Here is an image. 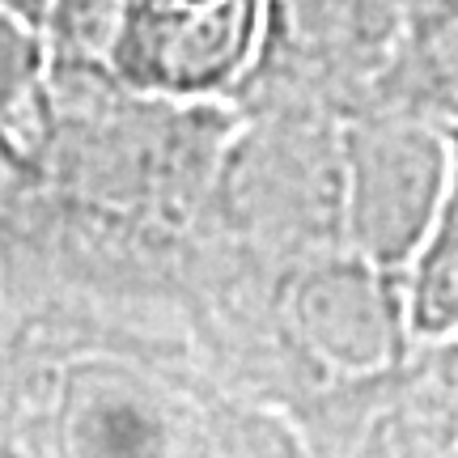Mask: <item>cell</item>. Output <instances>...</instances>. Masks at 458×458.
I'll return each mask as SVG.
<instances>
[{
  "instance_id": "cell-1",
  "label": "cell",
  "mask_w": 458,
  "mask_h": 458,
  "mask_svg": "<svg viewBox=\"0 0 458 458\" xmlns=\"http://www.w3.org/2000/svg\"><path fill=\"white\" fill-rule=\"evenodd\" d=\"M0 454H306L297 428L213 365L111 340L4 344Z\"/></svg>"
},
{
  "instance_id": "cell-2",
  "label": "cell",
  "mask_w": 458,
  "mask_h": 458,
  "mask_svg": "<svg viewBox=\"0 0 458 458\" xmlns=\"http://www.w3.org/2000/svg\"><path fill=\"white\" fill-rule=\"evenodd\" d=\"M204 242L233 267L280 284L284 272L348 246L344 119L242 111L204 208Z\"/></svg>"
},
{
  "instance_id": "cell-3",
  "label": "cell",
  "mask_w": 458,
  "mask_h": 458,
  "mask_svg": "<svg viewBox=\"0 0 458 458\" xmlns=\"http://www.w3.org/2000/svg\"><path fill=\"white\" fill-rule=\"evenodd\" d=\"M403 0H263L255 64L233 94L242 111H377Z\"/></svg>"
},
{
  "instance_id": "cell-4",
  "label": "cell",
  "mask_w": 458,
  "mask_h": 458,
  "mask_svg": "<svg viewBox=\"0 0 458 458\" xmlns=\"http://www.w3.org/2000/svg\"><path fill=\"white\" fill-rule=\"evenodd\" d=\"M348 246L391 272H411L450 191L454 131L411 111L344 119Z\"/></svg>"
},
{
  "instance_id": "cell-5",
  "label": "cell",
  "mask_w": 458,
  "mask_h": 458,
  "mask_svg": "<svg viewBox=\"0 0 458 458\" xmlns=\"http://www.w3.org/2000/svg\"><path fill=\"white\" fill-rule=\"evenodd\" d=\"M259 34L263 0H114L106 72L165 98H233Z\"/></svg>"
},
{
  "instance_id": "cell-6",
  "label": "cell",
  "mask_w": 458,
  "mask_h": 458,
  "mask_svg": "<svg viewBox=\"0 0 458 458\" xmlns=\"http://www.w3.org/2000/svg\"><path fill=\"white\" fill-rule=\"evenodd\" d=\"M352 454H458V335L420 344L365 399Z\"/></svg>"
},
{
  "instance_id": "cell-7",
  "label": "cell",
  "mask_w": 458,
  "mask_h": 458,
  "mask_svg": "<svg viewBox=\"0 0 458 458\" xmlns=\"http://www.w3.org/2000/svg\"><path fill=\"white\" fill-rule=\"evenodd\" d=\"M382 106L458 131V0H403Z\"/></svg>"
},
{
  "instance_id": "cell-8",
  "label": "cell",
  "mask_w": 458,
  "mask_h": 458,
  "mask_svg": "<svg viewBox=\"0 0 458 458\" xmlns=\"http://www.w3.org/2000/svg\"><path fill=\"white\" fill-rule=\"evenodd\" d=\"M408 306L416 344L450 340L458 335V131H454V170L450 191L428 233L425 250L408 272Z\"/></svg>"
},
{
  "instance_id": "cell-9",
  "label": "cell",
  "mask_w": 458,
  "mask_h": 458,
  "mask_svg": "<svg viewBox=\"0 0 458 458\" xmlns=\"http://www.w3.org/2000/svg\"><path fill=\"white\" fill-rule=\"evenodd\" d=\"M47 4H51V0H0V9H9V13H17V17H26V21H34V26H43Z\"/></svg>"
}]
</instances>
